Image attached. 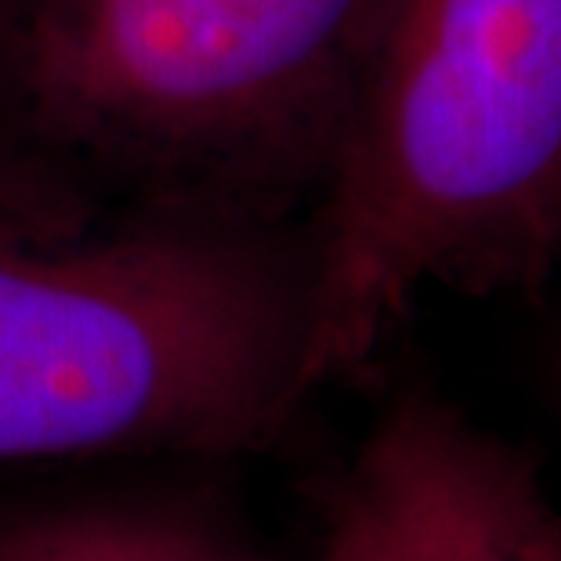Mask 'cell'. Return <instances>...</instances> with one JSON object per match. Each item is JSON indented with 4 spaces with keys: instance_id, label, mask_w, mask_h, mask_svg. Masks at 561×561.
I'll list each match as a JSON object with an SVG mask.
<instances>
[{
    "instance_id": "6da1fadb",
    "label": "cell",
    "mask_w": 561,
    "mask_h": 561,
    "mask_svg": "<svg viewBox=\"0 0 561 561\" xmlns=\"http://www.w3.org/2000/svg\"><path fill=\"white\" fill-rule=\"evenodd\" d=\"M377 0H0V188L80 214L301 221Z\"/></svg>"
},
{
    "instance_id": "7a4b0ae2",
    "label": "cell",
    "mask_w": 561,
    "mask_h": 561,
    "mask_svg": "<svg viewBox=\"0 0 561 561\" xmlns=\"http://www.w3.org/2000/svg\"><path fill=\"white\" fill-rule=\"evenodd\" d=\"M301 221L80 214L0 188V468L276 438L305 396Z\"/></svg>"
},
{
    "instance_id": "3957f363",
    "label": "cell",
    "mask_w": 561,
    "mask_h": 561,
    "mask_svg": "<svg viewBox=\"0 0 561 561\" xmlns=\"http://www.w3.org/2000/svg\"><path fill=\"white\" fill-rule=\"evenodd\" d=\"M305 225L308 391L363 377L427 286L540 301L561 276V0H377Z\"/></svg>"
},
{
    "instance_id": "277c9868",
    "label": "cell",
    "mask_w": 561,
    "mask_h": 561,
    "mask_svg": "<svg viewBox=\"0 0 561 561\" xmlns=\"http://www.w3.org/2000/svg\"><path fill=\"white\" fill-rule=\"evenodd\" d=\"M322 561H561L540 453L427 385L385 402L319 493Z\"/></svg>"
},
{
    "instance_id": "5b68a950",
    "label": "cell",
    "mask_w": 561,
    "mask_h": 561,
    "mask_svg": "<svg viewBox=\"0 0 561 561\" xmlns=\"http://www.w3.org/2000/svg\"><path fill=\"white\" fill-rule=\"evenodd\" d=\"M0 561H218V551L167 511L73 507L4 525Z\"/></svg>"
},
{
    "instance_id": "8992f818",
    "label": "cell",
    "mask_w": 561,
    "mask_h": 561,
    "mask_svg": "<svg viewBox=\"0 0 561 561\" xmlns=\"http://www.w3.org/2000/svg\"><path fill=\"white\" fill-rule=\"evenodd\" d=\"M551 374H554V396L561 405V327H558V337H554V355H551Z\"/></svg>"
}]
</instances>
